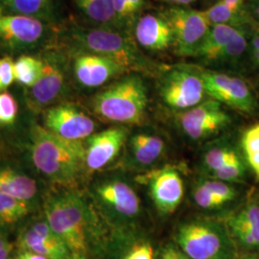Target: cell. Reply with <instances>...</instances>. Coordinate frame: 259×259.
I'll return each mask as SVG.
<instances>
[{
    "instance_id": "cell-31",
    "label": "cell",
    "mask_w": 259,
    "mask_h": 259,
    "mask_svg": "<svg viewBox=\"0 0 259 259\" xmlns=\"http://www.w3.org/2000/svg\"><path fill=\"white\" fill-rule=\"evenodd\" d=\"M191 197L194 204L198 207L207 211L218 210L220 208H223L226 204H229L222 198L208 191L199 182H197L193 186L191 191Z\"/></svg>"
},
{
    "instance_id": "cell-29",
    "label": "cell",
    "mask_w": 259,
    "mask_h": 259,
    "mask_svg": "<svg viewBox=\"0 0 259 259\" xmlns=\"http://www.w3.org/2000/svg\"><path fill=\"white\" fill-rule=\"evenodd\" d=\"M13 13L45 20L52 17L54 0H4Z\"/></svg>"
},
{
    "instance_id": "cell-17",
    "label": "cell",
    "mask_w": 259,
    "mask_h": 259,
    "mask_svg": "<svg viewBox=\"0 0 259 259\" xmlns=\"http://www.w3.org/2000/svg\"><path fill=\"white\" fill-rule=\"evenodd\" d=\"M42 61L40 78L26 93L28 106L35 111L44 110L55 102L65 88V71L60 58L53 54L47 56Z\"/></svg>"
},
{
    "instance_id": "cell-37",
    "label": "cell",
    "mask_w": 259,
    "mask_h": 259,
    "mask_svg": "<svg viewBox=\"0 0 259 259\" xmlns=\"http://www.w3.org/2000/svg\"><path fill=\"white\" fill-rule=\"evenodd\" d=\"M157 259H190L176 245L169 241L160 246Z\"/></svg>"
},
{
    "instance_id": "cell-40",
    "label": "cell",
    "mask_w": 259,
    "mask_h": 259,
    "mask_svg": "<svg viewBox=\"0 0 259 259\" xmlns=\"http://www.w3.org/2000/svg\"><path fill=\"white\" fill-rule=\"evenodd\" d=\"M129 2L130 11L132 16L135 18L138 14L141 13L146 8V1L145 0H128Z\"/></svg>"
},
{
    "instance_id": "cell-35",
    "label": "cell",
    "mask_w": 259,
    "mask_h": 259,
    "mask_svg": "<svg viewBox=\"0 0 259 259\" xmlns=\"http://www.w3.org/2000/svg\"><path fill=\"white\" fill-rule=\"evenodd\" d=\"M15 62L11 57H3L0 59V93L6 92L15 81L14 73Z\"/></svg>"
},
{
    "instance_id": "cell-45",
    "label": "cell",
    "mask_w": 259,
    "mask_h": 259,
    "mask_svg": "<svg viewBox=\"0 0 259 259\" xmlns=\"http://www.w3.org/2000/svg\"><path fill=\"white\" fill-rule=\"evenodd\" d=\"M167 3H170L172 6H185L188 7L190 4L194 3L196 0H163Z\"/></svg>"
},
{
    "instance_id": "cell-34",
    "label": "cell",
    "mask_w": 259,
    "mask_h": 259,
    "mask_svg": "<svg viewBox=\"0 0 259 259\" xmlns=\"http://www.w3.org/2000/svg\"><path fill=\"white\" fill-rule=\"evenodd\" d=\"M199 183L203 185L204 188H206L208 191L222 198L228 203H231L232 201H234L238 194L236 188L230 185V183H225L222 181L213 180L209 178L200 180Z\"/></svg>"
},
{
    "instance_id": "cell-19",
    "label": "cell",
    "mask_w": 259,
    "mask_h": 259,
    "mask_svg": "<svg viewBox=\"0 0 259 259\" xmlns=\"http://www.w3.org/2000/svg\"><path fill=\"white\" fill-rule=\"evenodd\" d=\"M239 254L259 255V204L250 202L226 221Z\"/></svg>"
},
{
    "instance_id": "cell-3",
    "label": "cell",
    "mask_w": 259,
    "mask_h": 259,
    "mask_svg": "<svg viewBox=\"0 0 259 259\" xmlns=\"http://www.w3.org/2000/svg\"><path fill=\"white\" fill-rule=\"evenodd\" d=\"M148 101L146 82L138 73H132L96 93L92 99V109L102 120L139 125L145 118Z\"/></svg>"
},
{
    "instance_id": "cell-15",
    "label": "cell",
    "mask_w": 259,
    "mask_h": 259,
    "mask_svg": "<svg viewBox=\"0 0 259 259\" xmlns=\"http://www.w3.org/2000/svg\"><path fill=\"white\" fill-rule=\"evenodd\" d=\"M44 20L22 15L0 19V44L12 50H28L37 47L46 37Z\"/></svg>"
},
{
    "instance_id": "cell-9",
    "label": "cell",
    "mask_w": 259,
    "mask_h": 259,
    "mask_svg": "<svg viewBox=\"0 0 259 259\" xmlns=\"http://www.w3.org/2000/svg\"><path fill=\"white\" fill-rule=\"evenodd\" d=\"M160 246L141 226L111 230L96 259H157Z\"/></svg>"
},
{
    "instance_id": "cell-11",
    "label": "cell",
    "mask_w": 259,
    "mask_h": 259,
    "mask_svg": "<svg viewBox=\"0 0 259 259\" xmlns=\"http://www.w3.org/2000/svg\"><path fill=\"white\" fill-rule=\"evenodd\" d=\"M231 123L230 113L224 109L222 103L214 99L183 111L179 117L182 132L192 141H203L216 137Z\"/></svg>"
},
{
    "instance_id": "cell-8",
    "label": "cell",
    "mask_w": 259,
    "mask_h": 259,
    "mask_svg": "<svg viewBox=\"0 0 259 259\" xmlns=\"http://www.w3.org/2000/svg\"><path fill=\"white\" fill-rule=\"evenodd\" d=\"M162 14L172 28L174 52L180 57H195L211 26L204 11L171 6Z\"/></svg>"
},
{
    "instance_id": "cell-21",
    "label": "cell",
    "mask_w": 259,
    "mask_h": 259,
    "mask_svg": "<svg viewBox=\"0 0 259 259\" xmlns=\"http://www.w3.org/2000/svg\"><path fill=\"white\" fill-rule=\"evenodd\" d=\"M130 157L138 168H148L155 164L165 150L164 140L151 133H138L128 140Z\"/></svg>"
},
{
    "instance_id": "cell-36",
    "label": "cell",
    "mask_w": 259,
    "mask_h": 259,
    "mask_svg": "<svg viewBox=\"0 0 259 259\" xmlns=\"http://www.w3.org/2000/svg\"><path fill=\"white\" fill-rule=\"evenodd\" d=\"M242 146L246 155L259 152V124L245 132L242 139Z\"/></svg>"
},
{
    "instance_id": "cell-5",
    "label": "cell",
    "mask_w": 259,
    "mask_h": 259,
    "mask_svg": "<svg viewBox=\"0 0 259 259\" xmlns=\"http://www.w3.org/2000/svg\"><path fill=\"white\" fill-rule=\"evenodd\" d=\"M70 38L77 53L108 57L128 69L149 70L153 65L141 52L135 38L123 30L76 27L72 29Z\"/></svg>"
},
{
    "instance_id": "cell-23",
    "label": "cell",
    "mask_w": 259,
    "mask_h": 259,
    "mask_svg": "<svg viewBox=\"0 0 259 259\" xmlns=\"http://www.w3.org/2000/svg\"><path fill=\"white\" fill-rule=\"evenodd\" d=\"M36 182L18 170L0 168V193L29 203L37 195Z\"/></svg>"
},
{
    "instance_id": "cell-47",
    "label": "cell",
    "mask_w": 259,
    "mask_h": 259,
    "mask_svg": "<svg viewBox=\"0 0 259 259\" xmlns=\"http://www.w3.org/2000/svg\"><path fill=\"white\" fill-rule=\"evenodd\" d=\"M68 259H92L90 257H87V256H81V255H72L70 256Z\"/></svg>"
},
{
    "instance_id": "cell-44",
    "label": "cell",
    "mask_w": 259,
    "mask_h": 259,
    "mask_svg": "<svg viewBox=\"0 0 259 259\" xmlns=\"http://www.w3.org/2000/svg\"><path fill=\"white\" fill-rule=\"evenodd\" d=\"M250 15L251 19L259 25V0H251L250 5Z\"/></svg>"
},
{
    "instance_id": "cell-43",
    "label": "cell",
    "mask_w": 259,
    "mask_h": 259,
    "mask_svg": "<svg viewBox=\"0 0 259 259\" xmlns=\"http://www.w3.org/2000/svg\"><path fill=\"white\" fill-rule=\"evenodd\" d=\"M222 1L226 5L232 7L233 9L238 10V11H248L246 6L247 0H222Z\"/></svg>"
},
{
    "instance_id": "cell-38",
    "label": "cell",
    "mask_w": 259,
    "mask_h": 259,
    "mask_svg": "<svg viewBox=\"0 0 259 259\" xmlns=\"http://www.w3.org/2000/svg\"><path fill=\"white\" fill-rule=\"evenodd\" d=\"M113 7L116 16L120 20L123 26L129 24L133 21L134 17L132 16L130 11L128 0H113Z\"/></svg>"
},
{
    "instance_id": "cell-10",
    "label": "cell",
    "mask_w": 259,
    "mask_h": 259,
    "mask_svg": "<svg viewBox=\"0 0 259 259\" xmlns=\"http://www.w3.org/2000/svg\"><path fill=\"white\" fill-rule=\"evenodd\" d=\"M201 74L206 95L211 99L247 114H255L258 111L255 96L241 78L212 70L201 71Z\"/></svg>"
},
{
    "instance_id": "cell-14",
    "label": "cell",
    "mask_w": 259,
    "mask_h": 259,
    "mask_svg": "<svg viewBox=\"0 0 259 259\" xmlns=\"http://www.w3.org/2000/svg\"><path fill=\"white\" fill-rule=\"evenodd\" d=\"M129 133L127 126L118 125L93 134L85 139V169L96 172L111 163L129 139Z\"/></svg>"
},
{
    "instance_id": "cell-12",
    "label": "cell",
    "mask_w": 259,
    "mask_h": 259,
    "mask_svg": "<svg viewBox=\"0 0 259 259\" xmlns=\"http://www.w3.org/2000/svg\"><path fill=\"white\" fill-rule=\"evenodd\" d=\"M45 128L62 139L83 141L94 134L96 123L76 105L64 103L47 109Z\"/></svg>"
},
{
    "instance_id": "cell-46",
    "label": "cell",
    "mask_w": 259,
    "mask_h": 259,
    "mask_svg": "<svg viewBox=\"0 0 259 259\" xmlns=\"http://www.w3.org/2000/svg\"><path fill=\"white\" fill-rule=\"evenodd\" d=\"M235 259H259L257 254H239Z\"/></svg>"
},
{
    "instance_id": "cell-7",
    "label": "cell",
    "mask_w": 259,
    "mask_h": 259,
    "mask_svg": "<svg viewBox=\"0 0 259 259\" xmlns=\"http://www.w3.org/2000/svg\"><path fill=\"white\" fill-rule=\"evenodd\" d=\"M158 93L169 109L183 111L204 102L206 95L201 71L186 65L170 67L161 75Z\"/></svg>"
},
{
    "instance_id": "cell-32",
    "label": "cell",
    "mask_w": 259,
    "mask_h": 259,
    "mask_svg": "<svg viewBox=\"0 0 259 259\" xmlns=\"http://www.w3.org/2000/svg\"><path fill=\"white\" fill-rule=\"evenodd\" d=\"M246 167L244 165L241 158H238L231 163L227 164L212 173L209 174V179L222 181L225 183L239 182L245 175Z\"/></svg>"
},
{
    "instance_id": "cell-27",
    "label": "cell",
    "mask_w": 259,
    "mask_h": 259,
    "mask_svg": "<svg viewBox=\"0 0 259 259\" xmlns=\"http://www.w3.org/2000/svg\"><path fill=\"white\" fill-rule=\"evenodd\" d=\"M247 30L242 32L239 36L224 47L208 65L232 66L239 65L245 57H248L250 35L248 34Z\"/></svg>"
},
{
    "instance_id": "cell-6",
    "label": "cell",
    "mask_w": 259,
    "mask_h": 259,
    "mask_svg": "<svg viewBox=\"0 0 259 259\" xmlns=\"http://www.w3.org/2000/svg\"><path fill=\"white\" fill-rule=\"evenodd\" d=\"M95 208L111 230L139 227L142 218V204L137 190L124 177L103 178L92 186Z\"/></svg>"
},
{
    "instance_id": "cell-26",
    "label": "cell",
    "mask_w": 259,
    "mask_h": 259,
    "mask_svg": "<svg viewBox=\"0 0 259 259\" xmlns=\"http://www.w3.org/2000/svg\"><path fill=\"white\" fill-rule=\"evenodd\" d=\"M211 24H227L237 27H246L251 20L250 12L238 11L226 5L222 0H218L211 7L204 11Z\"/></svg>"
},
{
    "instance_id": "cell-16",
    "label": "cell",
    "mask_w": 259,
    "mask_h": 259,
    "mask_svg": "<svg viewBox=\"0 0 259 259\" xmlns=\"http://www.w3.org/2000/svg\"><path fill=\"white\" fill-rule=\"evenodd\" d=\"M18 250H24L42 255L48 259H68L72 256L47 220H37L26 225L19 232Z\"/></svg>"
},
{
    "instance_id": "cell-13",
    "label": "cell",
    "mask_w": 259,
    "mask_h": 259,
    "mask_svg": "<svg viewBox=\"0 0 259 259\" xmlns=\"http://www.w3.org/2000/svg\"><path fill=\"white\" fill-rule=\"evenodd\" d=\"M140 181L148 185L149 195L161 215L175 212L185 195V184L180 172L172 166H164L145 174Z\"/></svg>"
},
{
    "instance_id": "cell-33",
    "label": "cell",
    "mask_w": 259,
    "mask_h": 259,
    "mask_svg": "<svg viewBox=\"0 0 259 259\" xmlns=\"http://www.w3.org/2000/svg\"><path fill=\"white\" fill-rule=\"evenodd\" d=\"M19 106L15 97L8 93H0V125H13L18 117Z\"/></svg>"
},
{
    "instance_id": "cell-41",
    "label": "cell",
    "mask_w": 259,
    "mask_h": 259,
    "mask_svg": "<svg viewBox=\"0 0 259 259\" xmlns=\"http://www.w3.org/2000/svg\"><path fill=\"white\" fill-rule=\"evenodd\" d=\"M12 259H48L42 255L28 251V250H18L16 253L14 252Z\"/></svg>"
},
{
    "instance_id": "cell-20",
    "label": "cell",
    "mask_w": 259,
    "mask_h": 259,
    "mask_svg": "<svg viewBox=\"0 0 259 259\" xmlns=\"http://www.w3.org/2000/svg\"><path fill=\"white\" fill-rule=\"evenodd\" d=\"M134 38L140 48L150 52H164L174 46L172 28L162 13H147L139 17Z\"/></svg>"
},
{
    "instance_id": "cell-18",
    "label": "cell",
    "mask_w": 259,
    "mask_h": 259,
    "mask_svg": "<svg viewBox=\"0 0 259 259\" xmlns=\"http://www.w3.org/2000/svg\"><path fill=\"white\" fill-rule=\"evenodd\" d=\"M128 70L112 59L91 53H78L73 62L75 79L85 89L103 87Z\"/></svg>"
},
{
    "instance_id": "cell-48",
    "label": "cell",
    "mask_w": 259,
    "mask_h": 259,
    "mask_svg": "<svg viewBox=\"0 0 259 259\" xmlns=\"http://www.w3.org/2000/svg\"><path fill=\"white\" fill-rule=\"evenodd\" d=\"M1 18H2V17H1V10H0V19H1Z\"/></svg>"
},
{
    "instance_id": "cell-4",
    "label": "cell",
    "mask_w": 259,
    "mask_h": 259,
    "mask_svg": "<svg viewBox=\"0 0 259 259\" xmlns=\"http://www.w3.org/2000/svg\"><path fill=\"white\" fill-rule=\"evenodd\" d=\"M171 241L190 259H235L239 255L227 224L216 218L179 223Z\"/></svg>"
},
{
    "instance_id": "cell-30",
    "label": "cell",
    "mask_w": 259,
    "mask_h": 259,
    "mask_svg": "<svg viewBox=\"0 0 259 259\" xmlns=\"http://www.w3.org/2000/svg\"><path fill=\"white\" fill-rule=\"evenodd\" d=\"M29 212V203L0 193V227L14 226L24 219Z\"/></svg>"
},
{
    "instance_id": "cell-22",
    "label": "cell",
    "mask_w": 259,
    "mask_h": 259,
    "mask_svg": "<svg viewBox=\"0 0 259 259\" xmlns=\"http://www.w3.org/2000/svg\"><path fill=\"white\" fill-rule=\"evenodd\" d=\"M247 27H237L227 24H211L209 31L194 58L205 65H209L224 47L229 45Z\"/></svg>"
},
{
    "instance_id": "cell-1",
    "label": "cell",
    "mask_w": 259,
    "mask_h": 259,
    "mask_svg": "<svg viewBox=\"0 0 259 259\" xmlns=\"http://www.w3.org/2000/svg\"><path fill=\"white\" fill-rule=\"evenodd\" d=\"M45 214L51 229L72 255L98 257L111 232L105 229L94 205L83 195L71 190L49 195Z\"/></svg>"
},
{
    "instance_id": "cell-42",
    "label": "cell",
    "mask_w": 259,
    "mask_h": 259,
    "mask_svg": "<svg viewBox=\"0 0 259 259\" xmlns=\"http://www.w3.org/2000/svg\"><path fill=\"white\" fill-rule=\"evenodd\" d=\"M247 158H248L250 166L253 170V172L257 177V179H259V152L250 154V155H247Z\"/></svg>"
},
{
    "instance_id": "cell-2",
    "label": "cell",
    "mask_w": 259,
    "mask_h": 259,
    "mask_svg": "<svg viewBox=\"0 0 259 259\" xmlns=\"http://www.w3.org/2000/svg\"><path fill=\"white\" fill-rule=\"evenodd\" d=\"M30 147L33 164L55 184L74 185L85 169L83 141L62 139L47 128L36 125L31 131Z\"/></svg>"
},
{
    "instance_id": "cell-39",
    "label": "cell",
    "mask_w": 259,
    "mask_h": 259,
    "mask_svg": "<svg viewBox=\"0 0 259 259\" xmlns=\"http://www.w3.org/2000/svg\"><path fill=\"white\" fill-rule=\"evenodd\" d=\"M248 59L253 67L259 68V30L250 35Z\"/></svg>"
},
{
    "instance_id": "cell-24",
    "label": "cell",
    "mask_w": 259,
    "mask_h": 259,
    "mask_svg": "<svg viewBox=\"0 0 259 259\" xmlns=\"http://www.w3.org/2000/svg\"><path fill=\"white\" fill-rule=\"evenodd\" d=\"M78 9L96 27L122 30L124 26L117 18L113 0H75Z\"/></svg>"
},
{
    "instance_id": "cell-25",
    "label": "cell",
    "mask_w": 259,
    "mask_h": 259,
    "mask_svg": "<svg viewBox=\"0 0 259 259\" xmlns=\"http://www.w3.org/2000/svg\"><path fill=\"white\" fill-rule=\"evenodd\" d=\"M238 158L240 157L231 143L216 141L204 149L201 161L204 171L209 175Z\"/></svg>"
},
{
    "instance_id": "cell-28",
    "label": "cell",
    "mask_w": 259,
    "mask_h": 259,
    "mask_svg": "<svg viewBox=\"0 0 259 259\" xmlns=\"http://www.w3.org/2000/svg\"><path fill=\"white\" fill-rule=\"evenodd\" d=\"M44 69V61L33 56L22 55L17 59L14 66L15 81L30 89L37 83Z\"/></svg>"
}]
</instances>
